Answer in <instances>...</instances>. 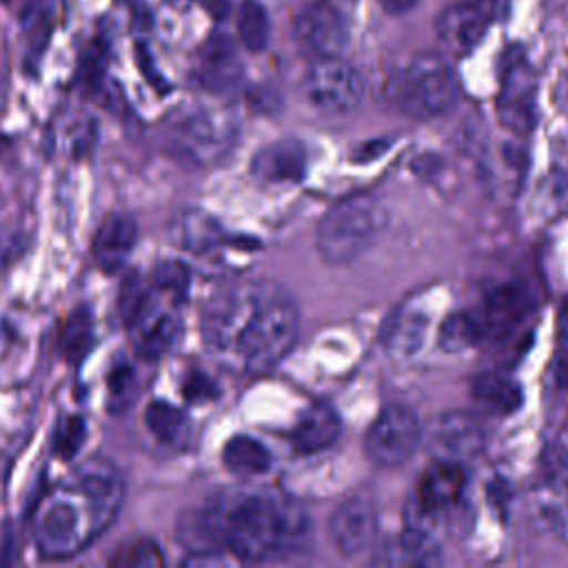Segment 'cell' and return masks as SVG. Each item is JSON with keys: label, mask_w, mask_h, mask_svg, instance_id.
<instances>
[{"label": "cell", "mask_w": 568, "mask_h": 568, "mask_svg": "<svg viewBox=\"0 0 568 568\" xmlns=\"http://www.w3.org/2000/svg\"><path fill=\"white\" fill-rule=\"evenodd\" d=\"M300 328L297 304L271 280H244L217 288L204 304V348L231 371L260 375L284 359Z\"/></svg>", "instance_id": "cell-1"}, {"label": "cell", "mask_w": 568, "mask_h": 568, "mask_svg": "<svg viewBox=\"0 0 568 568\" xmlns=\"http://www.w3.org/2000/svg\"><path fill=\"white\" fill-rule=\"evenodd\" d=\"M202 535L237 561H273L300 552L311 539V517L293 497L264 486L213 495L197 521Z\"/></svg>", "instance_id": "cell-2"}, {"label": "cell", "mask_w": 568, "mask_h": 568, "mask_svg": "<svg viewBox=\"0 0 568 568\" xmlns=\"http://www.w3.org/2000/svg\"><path fill=\"white\" fill-rule=\"evenodd\" d=\"M124 497L120 470L91 457L69 477L49 488L38 501L31 530L33 544L44 559H67L84 550L118 517Z\"/></svg>", "instance_id": "cell-3"}, {"label": "cell", "mask_w": 568, "mask_h": 568, "mask_svg": "<svg viewBox=\"0 0 568 568\" xmlns=\"http://www.w3.org/2000/svg\"><path fill=\"white\" fill-rule=\"evenodd\" d=\"M386 224L384 204L368 193L346 197L331 206L315 229V246L333 266L357 260Z\"/></svg>", "instance_id": "cell-4"}, {"label": "cell", "mask_w": 568, "mask_h": 568, "mask_svg": "<svg viewBox=\"0 0 568 568\" xmlns=\"http://www.w3.org/2000/svg\"><path fill=\"white\" fill-rule=\"evenodd\" d=\"M235 140V122L220 109L184 104L162 124L166 151L186 166H209L224 158Z\"/></svg>", "instance_id": "cell-5"}, {"label": "cell", "mask_w": 568, "mask_h": 568, "mask_svg": "<svg viewBox=\"0 0 568 568\" xmlns=\"http://www.w3.org/2000/svg\"><path fill=\"white\" fill-rule=\"evenodd\" d=\"M388 95L408 115L426 120L439 118L455 106L459 84L450 62L442 53L422 51L390 78Z\"/></svg>", "instance_id": "cell-6"}, {"label": "cell", "mask_w": 568, "mask_h": 568, "mask_svg": "<svg viewBox=\"0 0 568 568\" xmlns=\"http://www.w3.org/2000/svg\"><path fill=\"white\" fill-rule=\"evenodd\" d=\"M306 98L324 113H348L364 98V78L339 55L315 58L304 78Z\"/></svg>", "instance_id": "cell-7"}, {"label": "cell", "mask_w": 568, "mask_h": 568, "mask_svg": "<svg viewBox=\"0 0 568 568\" xmlns=\"http://www.w3.org/2000/svg\"><path fill=\"white\" fill-rule=\"evenodd\" d=\"M422 442V424L417 415L399 404L386 406L366 433L368 457L386 468L402 466L410 459Z\"/></svg>", "instance_id": "cell-8"}, {"label": "cell", "mask_w": 568, "mask_h": 568, "mask_svg": "<svg viewBox=\"0 0 568 568\" xmlns=\"http://www.w3.org/2000/svg\"><path fill=\"white\" fill-rule=\"evenodd\" d=\"M295 42L313 58L339 55L348 44V22L331 0H308L291 18Z\"/></svg>", "instance_id": "cell-9"}, {"label": "cell", "mask_w": 568, "mask_h": 568, "mask_svg": "<svg viewBox=\"0 0 568 568\" xmlns=\"http://www.w3.org/2000/svg\"><path fill=\"white\" fill-rule=\"evenodd\" d=\"M180 302L162 295L151 286L146 300L129 322L133 333V346L142 357H160L173 346L180 333Z\"/></svg>", "instance_id": "cell-10"}, {"label": "cell", "mask_w": 568, "mask_h": 568, "mask_svg": "<svg viewBox=\"0 0 568 568\" xmlns=\"http://www.w3.org/2000/svg\"><path fill=\"white\" fill-rule=\"evenodd\" d=\"M499 7L501 0H457L448 4L437 20L442 44L455 55L473 51L497 18Z\"/></svg>", "instance_id": "cell-11"}, {"label": "cell", "mask_w": 568, "mask_h": 568, "mask_svg": "<svg viewBox=\"0 0 568 568\" xmlns=\"http://www.w3.org/2000/svg\"><path fill=\"white\" fill-rule=\"evenodd\" d=\"M426 442L437 459L466 462L484 448L486 435L473 415L450 410L430 422Z\"/></svg>", "instance_id": "cell-12"}, {"label": "cell", "mask_w": 568, "mask_h": 568, "mask_svg": "<svg viewBox=\"0 0 568 568\" xmlns=\"http://www.w3.org/2000/svg\"><path fill=\"white\" fill-rule=\"evenodd\" d=\"M244 75L237 44L226 33H213L195 60V80L209 93H229Z\"/></svg>", "instance_id": "cell-13"}, {"label": "cell", "mask_w": 568, "mask_h": 568, "mask_svg": "<svg viewBox=\"0 0 568 568\" xmlns=\"http://www.w3.org/2000/svg\"><path fill=\"white\" fill-rule=\"evenodd\" d=\"M377 530V513L371 499L353 497L335 508L328 521L333 546L344 557H355L373 544Z\"/></svg>", "instance_id": "cell-14"}, {"label": "cell", "mask_w": 568, "mask_h": 568, "mask_svg": "<svg viewBox=\"0 0 568 568\" xmlns=\"http://www.w3.org/2000/svg\"><path fill=\"white\" fill-rule=\"evenodd\" d=\"M501 120L526 133L535 120V73L524 58H513L501 71V89L497 98Z\"/></svg>", "instance_id": "cell-15"}, {"label": "cell", "mask_w": 568, "mask_h": 568, "mask_svg": "<svg viewBox=\"0 0 568 568\" xmlns=\"http://www.w3.org/2000/svg\"><path fill=\"white\" fill-rule=\"evenodd\" d=\"M375 564L379 566H437L442 564V552L426 526H419L417 521L408 524L399 537L386 541Z\"/></svg>", "instance_id": "cell-16"}, {"label": "cell", "mask_w": 568, "mask_h": 568, "mask_svg": "<svg viewBox=\"0 0 568 568\" xmlns=\"http://www.w3.org/2000/svg\"><path fill=\"white\" fill-rule=\"evenodd\" d=\"M466 488V470L462 462L437 459L424 475L417 486L419 508L424 513H437L459 501Z\"/></svg>", "instance_id": "cell-17"}, {"label": "cell", "mask_w": 568, "mask_h": 568, "mask_svg": "<svg viewBox=\"0 0 568 568\" xmlns=\"http://www.w3.org/2000/svg\"><path fill=\"white\" fill-rule=\"evenodd\" d=\"M135 240V220L129 213H109L95 231L93 257L104 271H118L129 260Z\"/></svg>", "instance_id": "cell-18"}, {"label": "cell", "mask_w": 568, "mask_h": 568, "mask_svg": "<svg viewBox=\"0 0 568 568\" xmlns=\"http://www.w3.org/2000/svg\"><path fill=\"white\" fill-rule=\"evenodd\" d=\"M251 169L262 182H297L306 173V149L297 140L273 142L255 153Z\"/></svg>", "instance_id": "cell-19"}, {"label": "cell", "mask_w": 568, "mask_h": 568, "mask_svg": "<svg viewBox=\"0 0 568 568\" xmlns=\"http://www.w3.org/2000/svg\"><path fill=\"white\" fill-rule=\"evenodd\" d=\"M426 331L428 315L415 304H404L388 315L382 328V342L393 357H410L422 348Z\"/></svg>", "instance_id": "cell-20"}, {"label": "cell", "mask_w": 568, "mask_h": 568, "mask_svg": "<svg viewBox=\"0 0 568 568\" xmlns=\"http://www.w3.org/2000/svg\"><path fill=\"white\" fill-rule=\"evenodd\" d=\"M342 422L328 404L308 406L293 426V446L300 453H320L337 442Z\"/></svg>", "instance_id": "cell-21"}, {"label": "cell", "mask_w": 568, "mask_h": 568, "mask_svg": "<svg viewBox=\"0 0 568 568\" xmlns=\"http://www.w3.org/2000/svg\"><path fill=\"white\" fill-rule=\"evenodd\" d=\"M222 462L237 477H262L273 468L271 450L248 435L231 437L222 450Z\"/></svg>", "instance_id": "cell-22"}, {"label": "cell", "mask_w": 568, "mask_h": 568, "mask_svg": "<svg viewBox=\"0 0 568 568\" xmlns=\"http://www.w3.org/2000/svg\"><path fill=\"white\" fill-rule=\"evenodd\" d=\"M473 399L488 413H513L519 406V386L497 373H486L473 384Z\"/></svg>", "instance_id": "cell-23"}, {"label": "cell", "mask_w": 568, "mask_h": 568, "mask_svg": "<svg viewBox=\"0 0 568 568\" xmlns=\"http://www.w3.org/2000/svg\"><path fill=\"white\" fill-rule=\"evenodd\" d=\"M237 40L251 51L260 53L266 49L271 38V18L260 0H244L237 9Z\"/></svg>", "instance_id": "cell-24"}, {"label": "cell", "mask_w": 568, "mask_h": 568, "mask_svg": "<svg viewBox=\"0 0 568 568\" xmlns=\"http://www.w3.org/2000/svg\"><path fill=\"white\" fill-rule=\"evenodd\" d=\"M481 335H484V328H481L479 315L468 311H457L444 320L439 328V346L448 353H459L470 348Z\"/></svg>", "instance_id": "cell-25"}, {"label": "cell", "mask_w": 568, "mask_h": 568, "mask_svg": "<svg viewBox=\"0 0 568 568\" xmlns=\"http://www.w3.org/2000/svg\"><path fill=\"white\" fill-rule=\"evenodd\" d=\"M524 313V302L515 291H497L484 306L479 315L484 335L486 333H501L510 328Z\"/></svg>", "instance_id": "cell-26"}, {"label": "cell", "mask_w": 568, "mask_h": 568, "mask_svg": "<svg viewBox=\"0 0 568 568\" xmlns=\"http://www.w3.org/2000/svg\"><path fill=\"white\" fill-rule=\"evenodd\" d=\"M144 426L160 442H175L184 433L186 417L173 404L155 399L144 410Z\"/></svg>", "instance_id": "cell-27"}, {"label": "cell", "mask_w": 568, "mask_h": 568, "mask_svg": "<svg viewBox=\"0 0 568 568\" xmlns=\"http://www.w3.org/2000/svg\"><path fill=\"white\" fill-rule=\"evenodd\" d=\"M93 342V324L91 315L84 308H78L67 317L62 331V351L67 359H82Z\"/></svg>", "instance_id": "cell-28"}, {"label": "cell", "mask_w": 568, "mask_h": 568, "mask_svg": "<svg viewBox=\"0 0 568 568\" xmlns=\"http://www.w3.org/2000/svg\"><path fill=\"white\" fill-rule=\"evenodd\" d=\"M151 286L182 304V300L189 293V268L182 262H162L153 271Z\"/></svg>", "instance_id": "cell-29"}, {"label": "cell", "mask_w": 568, "mask_h": 568, "mask_svg": "<svg viewBox=\"0 0 568 568\" xmlns=\"http://www.w3.org/2000/svg\"><path fill=\"white\" fill-rule=\"evenodd\" d=\"M133 390H135V377L131 366L126 364H118L111 371L109 377V404L113 410H124L131 399H133Z\"/></svg>", "instance_id": "cell-30"}, {"label": "cell", "mask_w": 568, "mask_h": 568, "mask_svg": "<svg viewBox=\"0 0 568 568\" xmlns=\"http://www.w3.org/2000/svg\"><path fill=\"white\" fill-rule=\"evenodd\" d=\"M64 140L71 146V151H87L95 135V122L87 113H75L64 122Z\"/></svg>", "instance_id": "cell-31"}, {"label": "cell", "mask_w": 568, "mask_h": 568, "mask_svg": "<svg viewBox=\"0 0 568 568\" xmlns=\"http://www.w3.org/2000/svg\"><path fill=\"white\" fill-rule=\"evenodd\" d=\"M84 437V422L80 417H67L55 435V453L64 459L73 457L75 450L82 446Z\"/></svg>", "instance_id": "cell-32"}, {"label": "cell", "mask_w": 568, "mask_h": 568, "mask_svg": "<svg viewBox=\"0 0 568 568\" xmlns=\"http://www.w3.org/2000/svg\"><path fill=\"white\" fill-rule=\"evenodd\" d=\"M546 468L555 484L568 488V437H559L548 446Z\"/></svg>", "instance_id": "cell-33"}, {"label": "cell", "mask_w": 568, "mask_h": 568, "mask_svg": "<svg viewBox=\"0 0 568 568\" xmlns=\"http://www.w3.org/2000/svg\"><path fill=\"white\" fill-rule=\"evenodd\" d=\"M120 564H124V566H160L162 552L153 541L142 539V541L131 544V548L126 550L124 559H120Z\"/></svg>", "instance_id": "cell-34"}, {"label": "cell", "mask_w": 568, "mask_h": 568, "mask_svg": "<svg viewBox=\"0 0 568 568\" xmlns=\"http://www.w3.org/2000/svg\"><path fill=\"white\" fill-rule=\"evenodd\" d=\"M104 60H106V44L102 40L91 42L89 51L82 58L80 64V75L84 82H95L104 69Z\"/></svg>", "instance_id": "cell-35"}, {"label": "cell", "mask_w": 568, "mask_h": 568, "mask_svg": "<svg viewBox=\"0 0 568 568\" xmlns=\"http://www.w3.org/2000/svg\"><path fill=\"white\" fill-rule=\"evenodd\" d=\"M388 16H404L417 7L419 0H377Z\"/></svg>", "instance_id": "cell-36"}, {"label": "cell", "mask_w": 568, "mask_h": 568, "mask_svg": "<svg viewBox=\"0 0 568 568\" xmlns=\"http://www.w3.org/2000/svg\"><path fill=\"white\" fill-rule=\"evenodd\" d=\"M559 342H561V351L568 357V308L561 315V324H559Z\"/></svg>", "instance_id": "cell-37"}]
</instances>
